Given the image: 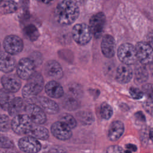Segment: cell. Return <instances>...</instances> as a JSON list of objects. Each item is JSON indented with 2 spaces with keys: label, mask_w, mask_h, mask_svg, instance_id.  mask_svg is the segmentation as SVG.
Masks as SVG:
<instances>
[{
  "label": "cell",
  "mask_w": 153,
  "mask_h": 153,
  "mask_svg": "<svg viewBox=\"0 0 153 153\" xmlns=\"http://www.w3.org/2000/svg\"><path fill=\"white\" fill-rule=\"evenodd\" d=\"M56 20L62 25H69L75 22L79 14V8L75 1H60L54 11Z\"/></svg>",
  "instance_id": "obj_1"
},
{
  "label": "cell",
  "mask_w": 153,
  "mask_h": 153,
  "mask_svg": "<svg viewBox=\"0 0 153 153\" xmlns=\"http://www.w3.org/2000/svg\"><path fill=\"white\" fill-rule=\"evenodd\" d=\"M27 80L22 89V95L25 99L31 100L42 90L44 78L40 73L35 72Z\"/></svg>",
  "instance_id": "obj_2"
},
{
  "label": "cell",
  "mask_w": 153,
  "mask_h": 153,
  "mask_svg": "<svg viewBox=\"0 0 153 153\" xmlns=\"http://www.w3.org/2000/svg\"><path fill=\"white\" fill-rule=\"evenodd\" d=\"M33 123L27 114H19L11 121V128L18 134H28Z\"/></svg>",
  "instance_id": "obj_3"
},
{
  "label": "cell",
  "mask_w": 153,
  "mask_h": 153,
  "mask_svg": "<svg viewBox=\"0 0 153 153\" xmlns=\"http://www.w3.org/2000/svg\"><path fill=\"white\" fill-rule=\"evenodd\" d=\"M72 36L78 44L84 45L91 39V33L88 25L84 23H78L74 26L72 29Z\"/></svg>",
  "instance_id": "obj_4"
},
{
  "label": "cell",
  "mask_w": 153,
  "mask_h": 153,
  "mask_svg": "<svg viewBox=\"0 0 153 153\" xmlns=\"http://www.w3.org/2000/svg\"><path fill=\"white\" fill-rule=\"evenodd\" d=\"M117 56L124 65L133 64L137 60L135 47L130 43L122 44L117 50Z\"/></svg>",
  "instance_id": "obj_5"
},
{
  "label": "cell",
  "mask_w": 153,
  "mask_h": 153,
  "mask_svg": "<svg viewBox=\"0 0 153 153\" xmlns=\"http://www.w3.org/2000/svg\"><path fill=\"white\" fill-rule=\"evenodd\" d=\"M106 17L103 13L99 12L93 15L89 21V28L91 35L96 39L100 38L103 33Z\"/></svg>",
  "instance_id": "obj_6"
},
{
  "label": "cell",
  "mask_w": 153,
  "mask_h": 153,
  "mask_svg": "<svg viewBox=\"0 0 153 153\" xmlns=\"http://www.w3.org/2000/svg\"><path fill=\"white\" fill-rule=\"evenodd\" d=\"M137 59L142 65H149L152 61V47L144 41L138 42L135 46Z\"/></svg>",
  "instance_id": "obj_7"
},
{
  "label": "cell",
  "mask_w": 153,
  "mask_h": 153,
  "mask_svg": "<svg viewBox=\"0 0 153 153\" xmlns=\"http://www.w3.org/2000/svg\"><path fill=\"white\" fill-rule=\"evenodd\" d=\"M3 46L6 53L10 55H16L23 50V42L19 36L10 35L4 39Z\"/></svg>",
  "instance_id": "obj_8"
},
{
  "label": "cell",
  "mask_w": 153,
  "mask_h": 153,
  "mask_svg": "<svg viewBox=\"0 0 153 153\" xmlns=\"http://www.w3.org/2000/svg\"><path fill=\"white\" fill-rule=\"evenodd\" d=\"M35 65L29 57L21 59L16 66L17 76L22 79H28L35 72Z\"/></svg>",
  "instance_id": "obj_9"
},
{
  "label": "cell",
  "mask_w": 153,
  "mask_h": 153,
  "mask_svg": "<svg viewBox=\"0 0 153 153\" xmlns=\"http://www.w3.org/2000/svg\"><path fill=\"white\" fill-rule=\"evenodd\" d=\"M25 111L35 124H42L47 121L45 112L38 105L30 103L24 106Z\"/></svg>",
  "instance_id": "obj_10"
},
{
  "label": "cell",
  "mask_w": 153,
  "mask_h": 153,
  "mask_svg": "<svg viewBox=\"0 0 153 153\" xmlns=\"http://www.w3.org/2000/svg\"><path fill=\"white\" fill-rule=\"evenodd\" d=\"M32 103L38 105L45 112L49 114H54L59 112V105L54 100L44 97L36 96L31 100Z\"/></svg>",
  "instance_id": "obj_11"
},
{
  "label": "cell",
  "mask_w": 153,
  "mask_h": 153,
  "mask_svg": "<svg viewBox=\"0 0 153 153\" xmlns=\"http://www.w3.org/2000/svg\"><path fill=\"white\" fill-rule=\"evenodd\" d=\"M18 145L26 153H37L41 149V144L38 139L29 136L22 137L19 140Z\"/></svg>",
  "instance_id": "obj_12"
},
{
  "label": "cell",
  "mask_w": 153,
  "mask_h": 153,
  "mask_svg": "<svg viewBox=\"0 0 153 153\" xmlns=\"http://www.w3.org/2000/svg\"><path fill=\"white\" fill-rule=\"evenodd\" d=\"M1 83L4 89L11 93L18 91L22 85L20 78L14 74L3 75L1 78Z\"/></svg>",
  "instance_id": "obj_13"
},
{
  "label": "cell",
  "mask_w": 153,
  "mask_h": 153,
  "mask_svg": "<svg viewBox=\"0 0 153 153\" xmlns=\"http://www.w3.org/2000/svg\"><path fill=\"white\" fill-rule=\"evenodd\" d=\"M51 131L56 138L61 140H68L72 135L71 129L60 121H56L51 125Z\"/></svg>",
  "instance_id": "obj_14"
},
{
  "label": "cell",
  "mask_w": 153,
  "mask_h": 153,
  "mask_svg": "<svg viewBox=\"0 0 153 153\" xmlns=\"http://www.w3.org/2000/svg\"><path fill=\"white\" fill-rule=\"evenodd\" d=\"M115 41L110 35H105L102 39L100 48L103 56L107 58H112L115 53Z\"/></svg>",
  "instance_id": "obj_15"
},
{
  "label": "cell",
  "mask_w": 153,
  "mask_h": 153,
  "mask_svg": "<svg viewBox=\"0 0 153 153\" xmlns=\"http://www.w3.org/2000/svg\"><path fill=\"white\" fill-rule=\"evenodd\" d=\"M45 74L49 78L54 79H60L63 75L61 65L56 60H49L44 66Z\"/></svg>",
  "instance_id": "obj_16"
},
{
  "label": "cell",
  "mask_w": 153,
  "mask_h": 153,
  "mask_svg": "<svg viewBox=\"0 0 153 153\" xmlns=\"http://www.w3.org/2000/svg\"><path fill=\"white\" fill-rule=\"evenodd\" d=\"M133 76V70L130 66L122 64L117 69L115 79L120 84H127L131 81Z\"/></svg>",
  "instance_id": "obj_17"
},
{
  "label": "cell",
  "mask_w": 153,
  "mask_h": 153,
  "mask_svg": "<svg viewBox=\"0 0 153 153\" xmlns=\"http://www.w3.org/2000/svg\"><path fill=\"white\" fill-rule=\"evenodd\" d=\"M16 66V62L12 55L0 51V71L5 73L12 72Z\"/></svg>",
  "instance_id": "obj_18"
},
{
  "label": "cell",
  "mask_w": 153,
  "mask_h": 153,
  "mask_svg": "<svg viewBox=\"0 0 153 153\" xmlns=\"http://www.w3.org/2000/svg\"><path fill=\"white\" fill-rule=\"evenodd\" d=\"M124 131V125L120 120L114 121L109 127L108 132V137L111 141L118 140L123 135Z\"/></svg>",
  "instance_id": "obj_19"
},
{
  "label": "cell",
  "mask_w": 153,
  "mask_h": 153,
  "mask_svg": "<svg viewBox=\"0 0 153 153\" xmlns=\"http://www.w3.org/2000/svg\"><path fill=\"white\" fill-rule=\"evenodd\" d=\"M45 90L48 96L54 99L62 97L64 94V90L60 83L52 80L47 83L45 86Z\"/></svg>",
  "instance_id": "obj_20"
},
{
  "label": "cell",
  "mask_w": 153,
  "mask_h": 153,
  "mask_svg": "<svg viewBox=\"0 0 153 153\" xmlns=\"http://www.w3.org/2000/svg\"><path fill=\"white\" fill-rule=\"evenodd\" d=\"M27 135L36 139L47 140L49 137V132L45 127L33 124Z\"/></svg>",
  "instance_id": "obj_21"
},
{
  "label": "cell",
  "mask_w": 153,
  "mask_h": 153,
  "mask_svg": "<svg viewBox=\"0 0 153 153\" xmlns=\"http://www.w3.org/2000/svg\"><path fill=\"white\" fill-rule=\"evenodd\" d=\"M24 109L23 100L20 97H14L11 101L8 108V112L11 116H16Z\"/></svg>",
  "instance_id": "obj_22"
},
{
  "label": "cell",
  "mask_w": 153,
  "mask_h": 153,
  "mask_svg": "<svg viewBox=\"0 0 153 153\" xmlns=\"http://www.w3.org/2000/svg\"><path fill=\"white\" fill-rule=\"evenodd\" d=\"M17 10V4L13 1H1L0 13L3 14L13 13Z\"/></svg>",
  "instance_id": "obj_23"
},
{
  "label": "cell",
  "mask_w": 153,
  "mask_h": 153,
  "mask_svg": "<svg viewBox=\"0 0 153 153\" xmlns=\"http://www.w3.org/2000/svg\"><path fill=\"white\" fill-rule=\"evenodd\" d=\"M25 36L30 41H35L39 36V32L37 27L32 24L26 26L23 29Z\"/></svg>",
  "instance_id": "obj_24"
},
{
  "label": "cell",
  "mask_w": 153,
  "mask_h": 153,
  "mask_svg": "<svg viewBox=\"0 0 153 153\" xmlns=\"http://www.w3.org/2000/svg\"><path fill=\"white\" fill-rule=\"evenodd\" d=\"M14 98L13 93H10L4 88L0 89V106L4 110H7L8 106Z\"/></svg>",
  "instance_id": "obj_25"
},
{
  "label": "cell",
  "mask_w": 153,
  "mask_h": 153,
  "mask_svg": "<svg viewBox=\"0 0 153 153\" xmlns=\"http://www.w3.org/2000/svg\"><path fill=\"white\" fill-rule=\"evenodd\" d=\"M134 76L136 81L139 84L145 82L148 79V73L144 65L141 64L137 66L134 72Z\"/></svg>",
  "instance_id": "obj_26"
},
{
  "label": "cell",
  "mask_w": 153,
  "mask_h": 153,
  "mask_svg": "<svg viewBox=\"0 0 153 153\" xmlns=\"http://www.w3.org/2000/svg\"><path fill=\"white\" fill-rule=\"evenodd\" d=\"M63 106L68 111H74L79 107V103L76 99L68 95L64 98L63 101Z\"/></svg>",
  "instance_id": "obj_27"
},
{
  "label": "cell",
  "mask_w": 153,
  "mask_h": 153,
  "mask_svg": "<svg viewBox=\"0 0 153 153\" xmlns=\"http://www.w3.org/2000/svg\"><path fill=\"white\" fill-rule=\"evenodd\" d=\"M77 119L84 125H90L93 121V116L91 112L83 111H79L76 114Z\"/></svg>",
  "instance_id": "obj_28"
},
{
  "label": "cell",
  "mask_w": 153,
  "mask_h": 153,
  "mask_svg": "<svg viewBox=\"0 0 153 153\" xmlns=\"http://www.w3.org/2000/svg\"><path fill=\"white\" fill-rule=\"evenodd\" d=\"M69 95L75 99L81 97L82 95V89L80 85L77 83H71L68 87Z\"/></svg>",
  "instance_id": "obj_29"
},
{
  "label": "cell",
  "mask_w": 153,
  "mask_h": 153,
  "mask_svg": "<svg viewBox=\"0 0 153 153\" xmlns=\"http://www.w3.org/2000/svg\"><path fill=\"white\" fill-rule=\"evenodd\" d=\"M100 114L104 120H109L113 114V109L111 106L106 102H103L100 108Z\"/></svg>",
  "instance_id": "obj_30"
},
{
  "label": "cell",
  "mask_w": 153,
  "mask_h": 153,
  "mask_svg": "<svg viewBox=\"0 0 153 153\" xmlns=\"http://www.w3.org/2000/svg\"><path fill=\"white\" fill-rule=\"evenodd\" d=\"M60 121L66 125L69 128H74L76 126V119L71 114L64 113L60 117Z\"/></svg>",
  "instance_id": "obj_31"
},
{
  "label": "cell",
  "mask_w": 153,
  "mask_h": 153,
  "mask_svg": "<svg viewBox=\"0 0 153 153\" xmlns=\"http://www.w3.org/2000/svg\"><path fill=\"white\" fill-rule=\"evenodd\" d=\"M11 121L6 115H0V131L6 132L11 128Z\"/></svg>",
  "instance_id": "obj_32"
},
{
  "label": "cell",
  "mask_w": 153,
  "mask_h": 153,
  "mask_svg": "<svg viewBox=\"0 0 153 153\" xmlns=\"http://www.w3.org/2000/svg\"><path fill=\"white\" fill-rule=\"evenodd\" d=\"M14 144L8 137L0 134V148H11L14 147Z\"/></svg>",
  "instance_id": "obj_33"
},
{
  "label": "cell",
  "mask_w": 153,
  "mask_h": 153,
  "mask_svg": "<svg viewBox=\"0 0 153 153\" xmlns=\"http://www.w3.org/2000/svg\"><path fill=\"white\" fill-rule=\"evenodd\" d=\"M129 93L131 97L134 99L139 100L141 99L143 97V93L142 91L139 90L138 88L134 87H131L129 88Z\"/></svg>",
  "instance_id": "obj_34"
},
{
  "label": "cell",
  "mask_w": 153,
  "mask_h": 153,
  "mask_svg": "<svg viewBox=\"0 0 153 153\" xmlns=\"http://www.w3.org/2000/svg\"><path fill=\"white\" fill-rule=\"evenodd\" d=\"M103 153H126L125 151L120 146L112 145L108 146Z\"/></svg>",
  "instance_id": "obj_35"
},
{
  "label": "cell",
  "mask_w": 153,
  "mask_h": 153,
  "mask_svg": "<svg viewBox=\"0 0 153 153\" xmlns=\"http://www.w3.org/2000/svg\"><path fill=\"white\" fill-rule=\"evenodd\" d=\"M30 58L32 61L34 63L35 66L40 65L42 62V58L41 54L39 52H35L32 54Z\"/></svg>",
  "instance_id": "obj_36"
},
{
  "label": "cell",
  "mask_w": 153,
  "mask_h": 153,
  "mask_svg": "<svg viewBox=\"0 0 153 153\" xmlns=\"http://www.w3.org/2000/svg\"><path fill=\"white\" fill-rule=\"evenodd\" d=\"M142 92L145 94L148 97V99H152V85L151 84H146L142 87Z\"/></svg>",
  "instance_id": "obj_37"
},
{
  "label": "cell",
  "mask_w": 153,
  "mask_h": 153,
  "mask_svg": "<svg viewBox=\"0 0 153 153\" xmlns=\"http://www.w3.org/2000/svg\"><path fill=\"white\" fill-rule=\"evenodd\" d=\"M66 150L62 147L58 146H54L45 149L44 153H65Z\"/></svg>",
  "instance_id": "obj_38"
},
{
  "label": "cell",
  "mask_w": 153,
  "mask_h": 153,
  "mask_svg": "<svg viewBox=\"0 0 153 153\" xmlns=\"http://www.w3.org/2000/svg\"><path fill=\"white\" fill-rule=\"evenodd\" d=\"M126 147L127 148V150H128L131 152H133V151H136L137 149V148L136 145H133V144H131V143H128V144H127L126 145Z\"/></svg>",
  "instance_id": "obj_39"
},
{
  "label": "cell",
  "mask_w": 153,
  "mask_h": 153,
  "mask_svg": "<svg viewBox=\"0 0 153 153\" xmlns=\"http://www.w3.org/2000/svg\"><path fill=\"white\" fill-rule=\"evenodd\" d=\"M135 116L136 117V118L139 120V121H145V116L143 115V114H142V112H137L136 114H135Z\"/></svg>",
  "instance_id": "obj_40"
},
{
  "label": "cell",
  "mask_w": 153,
  "mask_h": 153,
  "mask_svg": "<svg viewBox=\"0 0 153 153\" xmlns=\"http://www.w3.org/2000/svg\"><path fill=\"white\" fill-rule=\"evenodd\" d=\"M149 138L152 140V129H151V130L149 131Z\"/></svg>",
  "instance_id": "obj_41"
},
{
  "label": "cell",
  "mask_w": 153,
  "mask_h": 153,
  "mask_svg": "<svg viewBox=\"0 0 153 153\" xmlns=\"http://www.w3.org/2000/svg\"><path fill=\"white\" fill-rule=\"evenodd\" d=\"M42 2L43 3H47V4L51 2V1H42Z\"/></svg>",
  "instance_id": "obj_42"
},
{
  "label": "cell",
  "mask_w": 153,
  "mask_h": 153,
  "mask_svg": "<svg viewBox=\"0 0 153 153\" xmlns=\"http://www.w3.org/2000/svg\"><path fill=\"white\" fill-rule=\"evenodd\" d=\"M1 1H0V3H1Z\"/></svg>",
  "instance_id": "obj_43"
}]
</instances>
